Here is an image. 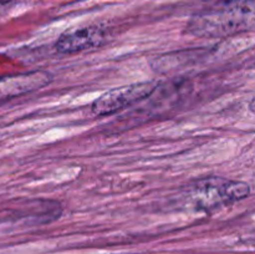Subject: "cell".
<instances>
[{
	"instance_id": "1",
	"label": "cell",
	"mask_w": 255,
	"mask_h": 254,
	"mask_svg": "<svg viewBox=\"0 0 255 254\" xmlns=\"http://www.w3.org/2000/svg\"><path fill=\"white\" fill-rule=\"evenodd\" d=\"M254 25V0H218L193 16L188 32L199 37H222L251 30Z\"/></svg>"
},
{
	"instance_id": "2",
	"label": "cell",
	"mask_w": 255,
	"mask_h": 254,
	"mask_svg": "<svg viewBox=\"0 0 255 254\" xmlns=\"http://www.w3.org/2000/svg\"><path fill=\"white\" fill-rule=\"evenodd\" d=\"M251 187L242 181H232L223 177H207L198 179L189 189V198L201 209H216L247 198Z\"/></svg>"
},
{
	"instance_id": "3",
	"label": "cell",
	"mask_w": 255,
	"mask_h": 254,
	"mask_svg": "<svg viewBox=\"0 0 255 254\" xmlns=\"http://www.w3.org/2000/svg\"><path fill=\"white\" fill-rule=\"evenodd\" d=\"M156 87L157 82L146 81L110 90L92 102L91 111L96 116H107L115 114L124 110L125 107L131 106L148 97L149 95L153 94Z\"/></svg>"
},
{
	"instance_id": "4",
	"label": "cell",
	"mask_w": 255,
	"mask_h": 254,
	"mask_svg": "<svg viewBox=\"0 0 255 254\" xmlns=\"http://www.w3.org/2000/svg\"><path fill=\"white\" fill-rule=\"evenodd\" d=\"M51 81L52 75L42 70L0 77V104L41 90Z\"/></svg>"
},
{
	"instance_id": "5",
	"label": "cell",
	"mask_w": 255,
	"mask_h": 254,
	"mask_svg": "<svg viewBox=\"0 0 255 254\" xmlns=\"http://www.w3.org/2000/svg\"><path fill=\"white\" fill-rule=\"evenodd\" d=\"M105 39V32L99 27H81L62 34L55 44V47L60 54H75L100 46L104 44Z\"/></svg>"
}]
</instances>
